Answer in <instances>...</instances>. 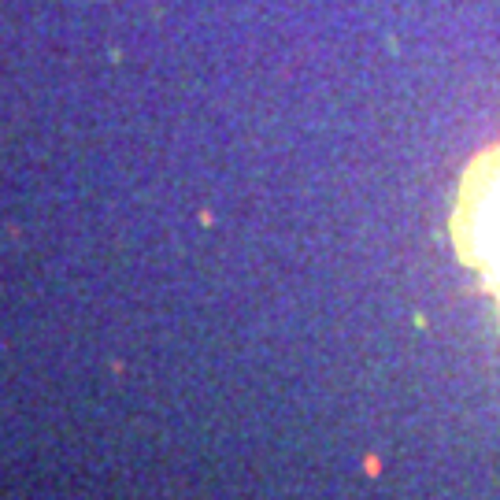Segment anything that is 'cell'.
<instances>
[{"label": "cell", "instance_id": "obj_1", "mask_svg": "<svg viewBox=\"0 0 500 500\" xmlns=\"http://www.w3.org/2000/svg\"><path fill=\"white\" fill-rule=\"evenodd\" d=\"M452 234L464 263L478 271L500 308V144L478 156L464 175Z\"/></svg>", "mask_w": 500, "mask_h": 500}]
</instances>
